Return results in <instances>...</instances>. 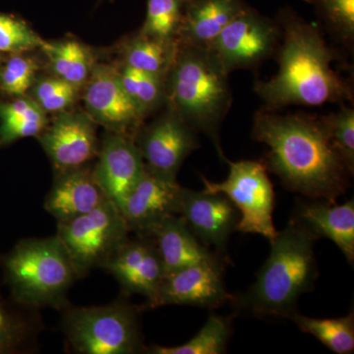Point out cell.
Returning <instances> with one entry per match:
<instances>
[{"label":"cell","mask_w":354,"mask_h":354,"mask_svg":"<svg viewBox=\"0 0 354 354\" xmlns=\"http://www.w3.org/2000/svg\"><path fill=\"white\" fill-rule=\"evenodd\" d=\"M183 0H148L145 22L140 32L165 41H178Z\"/></svg>","instance_id":"29"},{"label":"cell","mask_w":354,"mask_h":354,"mask_svg":"<svg viewBox=\"0 0 354 354\" xmlns=\"http://www.w3.org/2000/svg\"><path fill=\"white\" fill-rule=\"evenodd\" d=\"M315 8L318 17L337 43L353 50L354 0H304Z\"/></svg>","instance_id":"30"},{"label":"cell","mask_w":354,"mask_h":354,"mask_svg":"<svg viewBox=\"0 0 354 354\" xmlns=\"http://www.w3.org/2000/svg\"><path fill=\"white\" fill-rule=\"evenodd\" d=\"M80 88L57 76L37 77L30 91L31 99L46 113L69 111L75 104Z\"/></svg>","instance_id":"31"},{"label":"cell","mask_w":354,"mask_h":354,"mask_svg":"<svg viewBox=\"0 0 354 354\" xmlns=\"http://www.w3.org/2000/svg\"><path fill=\"white\" fill-rule=\"evenodd\" d=\"M322 120L333 145L354 172V111L346 104L339 111L323 115Z\"/></svg>","instance_id":"33"},{"label":"cell","mask_w":354,"mask_h":354,"mask_svg":"<svg viewBox=\"0 0 354 354\" xmlns=\"http://www.w3.org/2000/svg\"><path fill=\"white\" fill-rule=\"evenodd\" d=\"M183 187L146 169L120 208L130 232L146 235L167 216L177 215Z\"/></svg>","instance_id":"17"},{"label":"cell","mask_w":354,"mask_h":354,"mask_svg":"<svg viewBox=\"0 0 354 354\" xmlns=\"http://www.w3.org/2000/svg\"><path fill=\"white\" fill-rule=\"evenodd\" d=\"M125 301L102 306L66 307L62 328L67 342L82 354H134L146 351L139 314Z\"/></svg>","instance_id":"6"},{"label":"cell","mask_w":354,"mask_h":354,"mask_svg":"<svg viewBox=\"0 0 354 354\" xmlns=\"http://www.w3.org/2000/svg\"><path fill=\"white\" fill-rule=\"evenodd\" d=\"M232 297L223 281V261H205L165 276L157 295L141 308L189 305L214 309L232 302Z\"/></svg>","instance_id":"12"},{"label":"cell","mask_w":354,"mask_h":354,"mask_svg":"<svg viewBox=\"0 0 354 354\" xmlns=\"http://www.w3.org/2000/svg\"><path fill=\"white\" fill-rule=\"evenodd\" d=\"M2 281L10 297L28 308L64 310L67 293L79 279L57 234L23 239L0 258Z\"/></svg>","instance_id":"5"},{"label":"cell","mask_w":354,"mask_h":354,"mask_svg":"<svg viewBox=\"0 0 354 354\" xmlns=\"http://www.w3.org/2000/svg\"><path fill=\"white\" fill-rule=\"evenodd\" d=\"M290 320L302 332L314 335L330 351L337 354H351L354 351V313L334 319H317L293 313Z\"/></svg>","instance_id":"26"},{"label":"cell","mask_w":354,"mask_h":354,"mask_svg":"<svg viewBox=\"0 0 354 354\" xmlns=\"http://www.w3.org/2000/svg\"><path fill=\"white\" fill-rule=\"evenodd\" d=\"M247 6L245 0H183L178 44L209 48Z\"/></svg>","instance_id":"21"},{"label":"cell","mask_w":354,"mask_h":354,"mask_svg":"<svg viewBox=\"0 0 354 354\" xmlns=\"http://www.w3.org/2000/svg\"><path fill=\"white\" fill-rule=\"evenodd\" d=\"M293 218L316 239H328L334 242L349 264L353 265V199L342 205L327 200L308 199L297 205Z\"/></svg>","instance_id":"18"},{"label":"cell","mask_w":354,"mask_h":354,"mask_svg":"<svg viewBox=\"0 0 354 354\" xmlns=\"http://www.w3.org/2000/svg\"><path fill=\"white\" fill-rule=\"evenodd\" d=\"M177 48L178 41H162L138 32L120 44V64L167 79Z\"/></svg>","instance_id":"23"},{"label":"cell","mask_w":354,"mask_h":354,"mask_svg":"<svg viewBox=\"0 0 354 354\" xmlns=\"http://www.w3.org/2000/svg\"><path fill=\"white\" fill-rule=\"evenodd\" d=\"M134 140L146 169L172 180L186 158L200 147L197 132L169 108L150 124L143 123Z\"/></svg>","instance_id":"10"},{"label":"cell","mask_w":354,"mask_h":354,"mask_svg":"<svg viewBox=\"0 0 354 354\" xmlns=\"http://www.w3.org/2000/svg\"><path fill=\"white\" fill-rule=\"evenodd\" d=\"M1 67H2V64H1V62H0V71H1Z\"/></svg>","instance_id":"35"},{"label":"cell","mask_w":354,"mask_h":354,"mask_svg":"<svg viewBox=\"0 0 354 354\" xmlns=\"http://www.w3.org/2000/svg\"><path fill=\"white\" fill-rule=\"evenodd\" d=\"M130 232L120 208L108 199L85 215L57 223V235L81 279L102 268Z\"/></svg>","instance_id":"7"},{"label":"cell","mask_w":354,"mask_h":354,"mask_svg":"<svg viewBox=\"0 0 354 354\" xmlns=\"http://www.w3.org/2000/svg\"><path fill=\"white\" fill-rule=\"evenodd\" d=\"M317 239L291 218L271 242V252L255 283L232 297L239 312L257 317L288 319L297 311L298 299L310 292L318 277L314 244Z\"/></svg>","instance_id":"3"},{"label":"cell","mask_w":354,"mask_h":354,"mask_svg":"<svg viewBox=\"0 0 354 354\" xmlns=\"http://www.w3.org/2000/svg\"><path fill=\"white\" fill-rule=\"evenodd\" d=\"M146 235L157 246L165 276L205 261L221 259L200 242L180 215L167 216Z\"/></svg>","instance_id":"20"},{"label":"cell","mask_w":354,"mask_h":354,"mask_svg":"<svg viewBox=\"0 0 354 354\" xmlns=\"http://www.w3.org/2000/svg\"><path fill=\"white\" fill-rule=\"evenodd\" d=\"M232 335V320L223 316L212 315L196 335L185 344L177 346H153L146 351L152 354L225 353Z\"/></svg>","instance_id":"27"},{"label":"cell","mask_w":354,"mask_h":354,"mask_svg":"<svg viewBox=\"0 0 354 354\" xmlns=\"http://www.w3.org/2000/svg\"><path fill=\"white\" fill-rule=\"evenodd\" d=\"M252 138L268 146L263 164L291 192L335 202L351 187L353 172L333 145L322 116L263 108L254 116Z\"/></svg>","instance_id":"1"},{"label":"cell","mask_w":354,"mask_h":354,"mask_svg":"<svg viewBox=\"0 0 354 354\" xmlns=\"http://www.w3.org/2000/svg\"><path fill=\"white\" fill-rule=\"evenodd\" d=\"M115 68L125 92L146 118L167 104L165 78L130 68L125 65H116Z\"/></svg>","instance_id":"28"},{"label":"cell","mask_w":354,"mask_h":354,"mask_svg":"<svg viewBox=\"0 0 354 354\" xmlns=\"http://www.w3.org/2000/svg\"><path fill=\"white\" fill-rule=\"evenodd\" d=\"M2 283L0 281V354L27 353L41 332V317L38 310L23 306L10 295H6Z\"/></svg>","instance_id":"22"},{"label":"cell","mask_w":354,"mask_h":354,"mask_svg":"<svg viewBox=\"0 0 354 354\" xmlns=\"http://www.w3.org/2000/svg\"><path fill=\"white\" fill-rule=\"evenodd\" d=\"M277 22L281 44L274 57L279 71L255 83L256 94L271 111L288 106H320L327 102H353L351 80L333 67L339 53L324 39L318 26L290 8L279 11Z\"/></svg>","instance_id":"2"},{"label":"cell","mask_w":354,"mask_h":354,"mask_svg":"<svg viewBox=\"0 0 354 354\" xmlns=\"http://www.w3.org/2000/svg\"><path fill=\"white\" fill-rule=\"evenodd\" d=\"M230 174L223 183H212L202 176L206 192L225 195L237 209L236 230L242 234H260L272 241L277 234L272 221L274 192L262 162H230Z\"/></svg>","instance_id":"8"},{"label":"cell","mask_w":354,"mask_h":354,"mask_svg":"<svg viewBox=\"0 0 354 354\" xmlns=\"http://www.w3.org/2000/svg\"><path fill=\"white\" fill-rule=\"evenodd\" d=\"M177 215L183 216L202 244L221 253L227 250L239 221V211L225 195L183 187Z\"/></svg>","instance_id":"15"},{"label":"cell","mask_w":354,"mask_h":354,"mask_svg":"<svg viewBox=\"0 0 354 354\" xmlns=\"http://www.w3.org/2000/svg\"><path fill=\"white\" fill-rule=\"evenodd\" d=\"M41 50L48 57L53 76L77 88H83L92 73L95 62L88 48L74 39L44 41Z\"/></svg>","instance_id":"25"},{"label":"cell","mask_w":354,"mask_h":354,"mask_svg":"<svg viewBox=\"0 0 354 354\" xmlns=\"http://www.w3.org/2000/svg\"><path fill=\"white\" fill-rule=\"evenodd\" d=\"M108 200L93 169L85 167L57 174L44 200V209L57 223L85 215Z\"/></svg>","instance_id":"19"},{"label":"cell","mask_w":354,"mask_h":354,"mask_svg":"<svg viewBox=\"0 0 354 354\" xmlns=\"http://www.w3.org/2000/svg\"><path fill=\"white\" fill-rule=\"evenodd\" d=\"M37 138L57 174L85 167L99 153L95 122L82 111L55 114Z\"/></svg>","instance_id":"13"},{"label":"cell","mask_w":354,"mask_h":354,"mask_svg":"<svg viewBox=\"0 0 354 354\" xmlns=\"http://www.w3.org/2000/svg\"><path fill=\"white\" fill-rule=\"evenodd\" d=\"M281 39L277 20L261 15L248 6L225 26L209 48L230 74L235 70L256 68L274 57Z\"/></svg>","instance_id":"9"},{"label":"cell","mask_w":354,"mask_h":354,"mask_svg":"<svg viewBox=\"0 0 354 354\" xmlns=\"http://www.w3.org/2000/svg\"><path fill=\"white\" fill-rule=\"evenodd\" d=\"M102 268L118 279L123 292L146 297L145 304L157 295L165 277L157 246L148 235L128 237Z\"/></svg>","instance_id":"14"},{"label":"cell","mask_w":354,"mask_h":354,"mask_svg":"<svg viewBox=\"0 0 354 354\" xmlns=\"http://www.w3.org/2000/svg\"><path fill=\"white\" fill-rule=\"evenodd\" d=\"M83 88L87 113L95 124L134 137L146 116L125 92L115 66L95 64Z\"/></svg>","instance_id":"11"},{"label":"cell","mask_w":354,"mask_h":354,"mask_svg":"<svg viewBox=\"0 0 354 354\" xmlns=\"http://www.w3.org/2000/svg\"><path fill=\"white\" fill-rule=\"evenodd\" d=\"M48 123L46 113L30 97L0 101V148L20 139L38 137Z\"/></svg>","instance_id":"24"},{"label":"cell","mask_w":354,"mask_h":354,"mask_svg":"<svg viewBox=\"0 0 354 354\" xmlns=\"http://www.w3.org/2000/svg\"><path fill=\"white\" fill-rule=\"evenodd\" d=\"M39 64L25 53H15L2 65L0 71V88L12 97L25 95L37 78Z\"/></svg>","instance_id":"34"},{"label":"cell","mask_w":354,"mask_h":354,"mask_svg":"<svg viewBox=\"0 0 354 354\" xmlns=\"http://www.w3.org/2000/svg\"><path fill=\"white\" fill-rule=\"evenodd\" d=\"M44 41L26 21L0 13V53L15 55L41 50Z\"/></svg>","instance_id":"32"},{"label":"cell","mask_w":354,"mask_h":354,"mask_svg":"<svg viewBox=\"0 0 354 354\" xmlns=\"http://www.w3.org/2000/svg\"><path fill=\"white\" fill-rule=\"evenodd\" d=\"M94 176L108 199L120 208L145 171L134 137L108 131L100 144Z\"/></svg>","instance_id":"16"},{"label":"cell","mask_w":354,"mask_h":354,"mask_svg":"<svg viewBox=\"0 0 354 354\" xmlns=\"http://www.w3.org/2000/svg\"><path fill=\"white\" fill-rule=\"evenodd\" d=\"M167 106L197 133L213 141L225 160L220 141L221 123L232 104L228 73L209 48L178 44L167 79Z\"/></svg>","instance_id":"4"}]
</instances>
